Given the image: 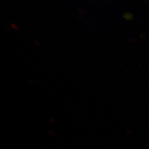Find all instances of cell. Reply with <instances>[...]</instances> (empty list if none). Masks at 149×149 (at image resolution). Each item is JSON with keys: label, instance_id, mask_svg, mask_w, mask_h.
I'll use <instances>...</instances> for the list:
<instances>
[{"label": "cell", "instance_id": "1", "mask_svg": "<svg viewBox=\"0 0 149 149\" xmlns=\"http://www.w3.org/2000/svg\"><path fill=\"white\" fill-rule=\"evenodd\" d=\"M123 16L124 18L128 19V20H131L133 19V15L132 14L128 13L124 14L123 15Z\"/></svg>", "mask_w": 149, "mask_h": 149}]
</instances>
